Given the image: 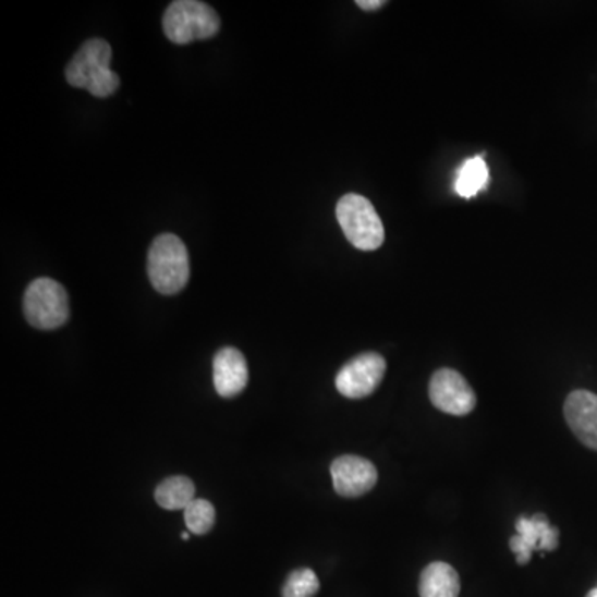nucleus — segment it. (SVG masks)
Returning <instances> with one entry per match:
<instances>
[{
    "label": "nucleus",
    "instance_id": "39448f33",
    "mask_svg": "<svg viewBox=\"0 0 597 597\" xmlns=\"http://www.w3.org/2000/svg\"><path fill=\"white\" fill-rule=\"evenodd\" d=\"M24 314L35 329H59L70 317L69 294L53 279H35L24 294Z\"/></svg>",
    "mask_w": 597,
    "mask_h": 597
},
{
    "label": "nucleus",
    "instance_id": "6ab92c4d",
    "mask_svg": "<svg viewBox=\"0 0 597 597\" xmlns=\"http://www.w3.org/2000/svg\"><path fill=\"white\" fill-rule=\"evenodd\" d=\"M586 597H597V587L596 589L589 590V594H587Z\"/></svg>",
    "mask_w": 597,
    "mask_h": 597
},
{
    "label": "nucleus",
    "instance_id": "9d476101",
    "mask_svg": "<svg viewBox=\"0 0 597 597\" xmlns=\"http://www.w3.org/2000/svg\"><path fill=\"white\" fill-rule=\"evenodd\" d=\"M564 417L581 443L597 452V395L574 390L564 402Z\"/></svg>",
    "mask_w": 597,
    "mask_h": 597
},
{
    "label": "nucleus",
    "instance_id": "0eeeda50",
    "mask_svg": "<svg viewBox=\"0 0 597 597\" xmlns=\"http://www.w3.org/2000/svg\"><path fill=\"white\" fill-rule=\"evenodd\" d=\"M431 403L450 415H468L476 405V395L460 371L440 368L435 371L428 387Z\"/></svg>",
    "mask_w": 597,
    "mask_h": 597
},
{
    "label": "nucleus",
    "instance_id": "f8f14e48",
    "mask_svg": "<svg viewBox=\"0 0 597 597\" xmlns=\"http://www.w3.org/2000/svg\"><path fill=\"white\" fill-rule=\"evenodd\" d=\"M421 597H459V573L447 563H431L425 568L418 584Z\"/></svg>",
    "mask_w": 597,
    "mask_h": 597
},
{
    "label": "nucleus",
    "instance_id": "6e6552de",
    "mask_svg": "<svg viewBox=\"0 0 597 597\" xmlns=\"http://www.w3.org/2000/svg\"><path fill=\"white\" fill-rule=\"evenodd\" d=\"M559 546V529L543 513L517 517L516 536L510 539L517 564H526L533 551H555Z\"/></svg>",
    "mask_w": 597,
    "mask_h": 597
},
{
    "label": "nucleus",
    "instance_id": "20e7f679",
    "mask_svg": "<svg viewBox=\"0 0 597 597\" xmlns=\"http://www.w3.org/2000/svg\"><path fill=\"white\" fill-rule=\"evenodd\" d=\"M339 224L352 246L361 251H376L386 241L382 219L364 196L349 193L339 199L336 208Z\"/></svg>",
    "mask_w": 597,
    "mask_h": 597
},
{
    "label": "nucleus",
    "instance_id": "9b49d317",
    "mask_svg": "<svg viewBox=\"0 0 597 597\" xmlns=\"http://www.w3.org/2000/svg\"><path fill=\"white\" fill-rule=\"evenodd\" d=\"M212 376H215V389L219 395L224 399L240 395L249 382L246 358L237 349H221L212 361Z\"/></svg>",
    "mask_w": 597,
    "mask_h": 597
},
{
    "label": "nucleus",
    "instance_id": "ddd939ff",
    "mask_svg": "<svg viewBox=\"0 0 597 597\" xmlns=\"http://www.w3.org/2000/svg\"><path fill=\"white\" fill-rule=\"evenodd\" d=\"M195 483L188 476H170L155 491V500L165 510H186L195 501Z\"/></svg>",
    "mask_w": 597,
    "mask_h": 597
},
{
    "label": "nucleus",
    "instance_id": "2eb2a0df",
    "mask_svg": "<svg viewBox=\"0 0 597 597\" xmlns=\"http://www.w3.org/2000/svg\"><path fill=\"white\" fill-rule=\"evenodd\" d=\"M319 580L309 568L295 570L289 574L282 587V597H314L319 593Z\"/></svg>",
    "mask_w": 597,
    "mask_h": 597
},
{
    "label": "nucleus",
    "instance_id": "f03ea898",
    "mask_svg": "<svg viewBox=\"0 0 597 597\" xmlns=\"http://www.w3.org/2000/svg\"><path fill=\"white\" fill-rule=\"evenodd\" d=\"M148 278L160 294L174 295L190 281V254L183 241L165 233L148 251Z\"/></svg>",
    "mask_w": 597,
    "mask_h": 597
},
{
    "label": "nucleus",
    "instance_id": "4468645a",
    "mask_svg": "<svg viewBox=\"0 0 597 597\" xmlns=\"http://www.w3.org/2000/svg\"><path fill=\"white\" fill-rule=\"evenodd\" d=\"M488 186V167L483 157L470 158L459 170L455 190L463 198H473Z\"/></svg>",
    "mask_w": 597,
    "mask_h": 597
},
{
    "label": "nucleus",
    "instance_id": "a211bd4d",
    "mask_svg": "<svg viewBox=\"0 0 597 597\" xmlns=\"http://www.w3.org/2000/svg\"><path fill=\"white\" fill-rule=\"evenodd\" d=\"M181 538H183V541H188V539H190V533H188V532H184L183 535H181Z\"/></svg>",
    "mask_w": 597,
    "mask_h": 597
},
{
    "label": "nucleus",
    "instance_id": "7ed1b4c3",
    "mask_svg": "<svg viewBox=\"0 0 597 597\" xmlns=\"http://www.w3.org/2000/svg\"><path fill=\"white\" fill-rule=\"evenodd\" d=\"M219 28L221 21L215 9L199 0H176L165 12V34L176 46L211 39Z\"/></svg>",
    "mask_w": 597,
    "mask_h": 597
},
{
    "label": "nucleus",
    "instance_id": "dca6fc26",
    "mask_svg": "<svg viewBox=\"0 0 597 597\" xmlns=\"http://www.w3.org/2000/svg\"><path fill=\"white\" fill-rule=\"evenodd\" d=\"M216 510L208 500H195L184 510V521L190 532L206 535L215 526Z\"/></svg>",
    "mask_w": 597,
    "mask_h": 597
},
{
    "label": "nucleus",
    "instance_id": "f257e3e1",
    "mask_svg": "<svg viewBox=\"0 0 597 597\" xmlns=\"http://www.w3.org/2000/svg\"><path fill=\"white\" fill-rule=\"evenodd\" d=\"M111 57L107 40H88L66 65V82L72 87L85 88L94 97H111L120 87L119 75L110 69Z\"/></svg>",
    "mask_w": 597,
    "mask_h": 597
},
{
    "label": "nucleus",
    "instance_id": "1a4fd4ad",
    "mask_svg": "<svg viewBox=\"0 0 597 597\" xmlns=\"http://www.w3.org/2000/svg\"><path fill=\"white\" fill-rule=\"evenodd\" d=\"M333 490L344 498H358L376 487L377 468L368 460L355 455L339 456L330 465Z\"/></svg>",
    "mask_w": 597,
    "mask_h": 597
},
{
    "label": "nucleus",
    "instance_id": "423d86ee",
    "mask_svg": "<svg viewBox=\"0 0 597 597\" xmlns=\"http://www.w3.org/2000/svg\"><path fill=\"white\" fill-rule=\"evenodd\" d=\"M386 358L377 352H365L349 361L336 377L339 393L348 399H365L379 389L386 376Z\"/></svg>",
    "mask_w": 597,
    "mask_h": 597
},
{
    "label": "nucleus",
    "instance_id": "f3484780",
    "mask_svg": "<svg viewBox=\"0 0 597 597\" xmlns=\"http://www.w3.org/2000/svg\"><path fill=\"white\" fill-rule=\"evenodd\" d=\"M355 4H357V8H361L362 11L374 12L382 9L383 5L387 4V2L386 0H357Z\"/></svg>",
    "mask_w": 597,
    "mask_h": 597
}]
</instances>
